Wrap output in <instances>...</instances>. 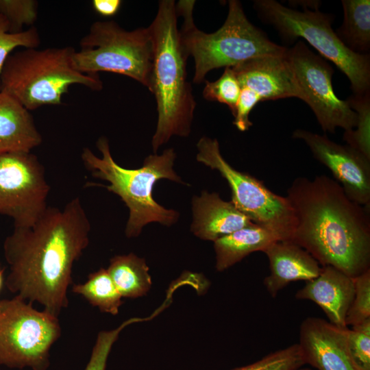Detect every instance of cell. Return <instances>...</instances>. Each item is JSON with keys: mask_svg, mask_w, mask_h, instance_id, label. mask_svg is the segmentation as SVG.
Here are the masks:
<instances>
[{"mask_svg": "<svg viewBox=\"0 0 370 370\" xmlns=\"http://www.w3.org/2000/svg\"><path fill=\"white\" fill-rule=\"evenodd\" d=\"M90 223L77 197L62 209L48 206L30 227H14L3 243L8 290L58 317L69 304L74 262L89 243Z\"/></svg>", "mask_w": 370, "mask_h": 370, "instance_id": "obj_1", "label": "cell"}, {"mask_svg": "<svg viewBox=\"0 0 370 370\" xmlns=\"http://www.w3.org/2000/svg\"><path fill=\"white\" fill-rule=\"evenodd\" d=\"M295 226L291 240L323 267H333L351 278L370 269L369 208L345 195L327 175L295 178L286 196Z\"/></svg>", "mask_w": 370, "mask_h": 370, "instance_id": "obj_2", "label": "cell"}, {"mask_svg": "<svg viewBox=\"0 0 370 370\" xmlns=\"http://www.w3.org/2000/svg\"><path fill=\"white\" fill-rule=\"evenodd\" d=\"M173 0H161L148 27L153 46V64L149 90L156 102L158 121L151 139L154 153L173 136H188L197 103L188 80L186 60L177 28Z\"/></svg>", "mask_w": 370, "mask_h": 370, "instance_id": "obj_3", "label": "cell"}, {"mask_svg": "<svg viewBox=\"0 0 370 370\" xmlns=\"http://www.w3.org/2000/svg\"><path fill=\"white\" fill-rule=\"evenodd\" d=\"M96 145L101 156L97 157L84 147L82 162L93 177L108 182L109 184L105 186L107 190L117 195L128 208L125 230L127 237L138 236L149 223L169 226L177 222L180 214L162 206L153 197V186L160 180L184 183L173 169L176 158L173 149H166L160 155L151 154L145 158L142 167L129 169L114 160L107 138L100 137Z\"/></svg>", "mask_w": 370, "mask_h": 370, "instance_id": "obj_4", "label": "cell"}, {"mask_svg": "<svg viewBox=\"0 0 370 370\" xmlns=\"http://www.w3.org/2000/svg\"><path fill=\"white\" fill-rule=\"evenodd\" d=\"M195 1H180L177 14L184 18L180 30L182 48L195 62L193 81H205L208 72L221 67H232L247 60L271 55H280L287 48L272 42L247 19L240 1L230 0L223 25L213 33L199 30L193 18Z\"/></svg>", "mask_w": 370, "mask_h": 370, "instance_id": "obj_5", "label": "cell"}, {"mask_svg": "<svg viewBox=\"0 0 370 370\" xmlns=\"http://www.w3.org/2000/svg\"><path fill=\"white\" fill-rule=\"evenodd\" d=\"M71 46L25 49L12 53L0 75L1 90L18 101L28 110L62 103V96L74 84L99 91L103 82L98 74L76 70Z\"/></svg>", "mask_w": 370, "mask_h": 370, "instance_id": "obj_6", "label": "cell"}, {"mask_svg": "<svg viewBox=\"0 0 370 370\" xmlns=\"http://www.w3.org/2000/svg\"><path fill=\"white\" fill-rule=\"evenodd\" d=\"M254 6L259 17L284 40L302 38L334 63L347 77L354 95L370 92L369 55L355 53L341 42L332 28L330 14L308 8L301 12L274 0H257Z\"/></svg>", "mask_w": 370, "mask_h": 370, "instance_id": "obj_7", "label": "cell"}, {"mask_svg": "<svg viewBox=\"0 0 370 370\" xmlns=\"http://www.w3.org/2000/svg\"><path fill=\"white\" fill-rule=\"evenodd\" d=\"M72 63L78 71L127 76L149 89L153 46L149 27L122 28L114 21H95L80 41Z\"/></svg>", "mask_w": 370, "mask_h": 370, "instance_id": "obj_8", "label": "cell"}, {"mask_svg": "<svg viewBox=\"0 0 370 370\" xmlns=\"http://www.w3.org/2000/svg\"><path fill=\"white\" fill-rule=\"evenodd\" d=\"M60 334L58 317L17 296L0 299V365L47 370L50 349Z\"/></svg>", "mask_w": 370, "mask_h": 370, "instance_id": "obj_9", "label": "cell"}, {"mask_svg": "<svg viewBox=\"0 0 370 370\" xmlns=\"http://www.w3.org/2000/svg\"><path fill=\"white\" fill-rule=\"evenodd\" d=\"M197 148V160L220 173L230 188L231 201L240 212L280 240H291L295 218L286 197L275 194L262 181L232 167L222 156L217 139L203 136Z\"/></svg>", "mask_w": 370, "mask_h": 370, "instance_id": "obj_10", "label": "cell"}, {"mask_svg": "<svg viewBox=\"0 0 370 370\" xmlns=\"http://www.w3.org/2000/svg\"><path fill=\"white\" fill-rule=\"evenodd\" d=\"M49 190L36 156L0 153V214L10 217L14 227H30L38 220L48 207Z\"/></svg>", "mask_w": 370, "mask_h": 370, "instance_id": "obj_11", "label": "cell"}, {"mask_svg": "<svg viewBox=\"0 0 370 370\" xmlns=\"http://www.w3.org/2000/svg\"><path fill=\"white\" fill-rule=\"evenodd\" d=\"M286 56L303 92V101L314 112L323 131L334 133L337 127L353 130L357 114L347 101L335 95L332 67L301 40L287 48Z\"/></svg>", "mask_w": 370, "mask_h": 370, "instance_id": "obj_12", "label": "cell"}, {"mask_svg": "<svg viewBox=\"0 0 370 370\" xmlns=\"http://www.w3.org/2000/svg\"><path fill=\"white\" fill-rule=\"evenodd\" d=\"M293 137L303 140L314 158L330 170L349 199L369 208V158L348 145L331 140L325 135L297 129Z\"/></svg>", "mask_w": 370, "mask_h": 370, "instance_id": "obj_13", "label": "cell"}, {"mask_svg": "<svg viewBox=\"0 0 370 370\" xmlns=\"http://www.w3.org/2000/svg\"><path fill=\"white\" fill-rule=\"evenodd\" d=\"M347 330L320 317L306 318L298 343L306 365L317 370H358L348 352Z\"/></svg>", "mask_w": 370, "mask_h": 370, "instance_id": "obj_14", "label": "cell"}, {"mask_svg": "<svg viewBox=\"0 0 370 370\" xmlns=\"http://www.w3.org/2000/svg\"><path fill=\"white\" fill-rule=\"evenodd\" d=\"M286 51L283 54L258 57L232 66L241 87L253 91L260 101L288 97L303 100V92Z\"/></svg>", "mask_w": 370, "mask_h": 370, "instance_id": "obj_15", "label": "cell"}, {"mask_svg": "<svg viewBox=\"0 0 370 370\" xmlns=\"http://www.w3.org/2000/svg\"><path fill=\"white\" fill-rule=\"evenodd\" d=\"M354 291V278L333 267L324 266L317 277L306 282L295 293V298L314 302L325 312L329 322L347 328L345 319Z\"/></svg>", "mask_w": 370, "mask_h": 370, "instance_id": "obj_16", "label": "cell"}, {"mask_svg": "<svg viewBox=\"0 0 370 370\" xmlns=\"http://www.w3.org/2000/svg\"><path fill=\"white\" fill-rule=\"evenodd\" d=\"M263 252L267 256L270 274L264 279V285L273 297L290 282L309 281L317 277L321 267L304 248L290 240L274 242Z\"/></svg>", "mask_w": 370, "mask_h": 370, "instance_id": "obj_17", "label": "cell"}, {"mask_svg": "<svg viewBox=\"0 0 370 370\" xmlns=\"http://www.w3.org/2000/svg\"><path fill=\"white\" fill-rule=\"evenodd\" d=\"M192 232L203 240L215 241L241 228L253 225L232 201L223 200L216 193L203 190L192 200Z\"/></svg>", "mask_w": 370, "mask_h": 370, "instance_id": "obj_18", "label": "cell"}, {"mask_svg": "<svg viewBox=\"0 0 370 370\" xmlns=\"http://www.w3.org/2000/svg\"><path fill=\"white\" fill-rule=\"evenodd\" d=\"M42 143L29 110L8 93L0 91V153H29Z\"/></svg>", "mask_w": 370, "mask_h": 370, "instance_id": "obj_19", "label": "cell"}, {"mask_svg": "<svg viewBox=\"0 0 370 370\" xmlns=\"http://www.w3.org/2000/svg\"><path fill=\"white\" fill-rule=\"evenodd\" d=\"M278 241L276 234L257 224L223 236L214 242L217 270L224 271L253 252H263Z\"/></svg>", "mask_w": 370, "mask_h": 370, "instance_id": "obj_20", "label": "cell"}, {"mask_svg": "<svg viewBox=\"0 0 370 370\" xmlns=\"http://www.w3.org/2000/svg\"><path fill=\"white\" fill-rule=\"evenodd\" d=\"M107 271L122 297H139L151 288L145 260L132 253L112 258Z\"/></svg>", "mask_w": 370, "mask_h": 370, "instance_id": "obj_21", "label": "cell"}, {"mask_svg": "<svg viewBox=\"0 0 370 370\" xmlns=\"http://www.w3.org/2000/svg\"><path fill=\"white\" fill-rule=\"evenodd\" d=\"M344 18L335 32L341 42L352 51L366 54L370 49V1H341Z\"/></svg>", "mask_w": 370, "mask_h": 370, "instance_id": "obj_22", "label": "cell"}, {"mask_svg": "<svg viewBox=\"0 0 370 370\" xmlns=\"http://www.w3.org/2000/svg\"><path fill=\"white\" fill-rule=\"evenodd\" d=\"M73 293L83 296L91 305L98 307L101 312L115 315L123 301L107 269L101 268L89 274L85 283L73 284Z\"/></svg>", "mask_w": 370, "mask_h": 370, "instance_id": "obj_23", "label": "cell"}, {"mask_svg": "<svg viewBox=\"0 0 370 370\" xmlns=\"http://www.w3.org/2000/svg\"><path fill=\"white\" fill-rule=\"evenodd\" d=\"M370 92L353 95L346 100L357 114L356 130L345 131L343 139L351 146L370 159Z\"/></svg>", "mask_w": 370, "mask_h": 370, "instance_id": "obj_24", "label": "cell"}, {"mask_svg": "<svg viewBox=\"0 0 370 370\" xmlns=\"http://www.w3.org/2000/svg\"><path fill=\"white\" fill-rule=\"evenodd\" d=\"M204 82V97L208 101L225 104L234 115L241 87L232 67H225L222 75L216 81Z\"/></svg>", "mask_w": 370, "mask_h": 370, "instance_id": "obj_25", "label": "cell"}, {"mask_svg": "<svg viewBox=\"0 0 370 370\" xmlns=\"http://www.w3.org/2000/svg\"><path fill=\"white\" fill-rule=\"evenodd\" d=\"M306 365L298 343L271 352L261 359L232 370H297Z\"/></svg>", "mask_w": 370, "mask_h": 370, "instance_id": "obj_26", "label": "cell"}, {"mask_svg": "<svg viewBox=\"0 0 370 370\" xmlns=\"http://www.w3.org/2000/svg\"><path fill=\"white\" fill-rule=\"evenodd\" d=\"M40 43V38L36 27L12 33L8 21L0 14V75L8 57L16 48H37Z\"/></svg>", "mask_w": 370, "mask_h": 370, "instance_id": "obj_27", "label": "cell"}, {"mask_svg": "<svg viewBox=\"0 0 370 370\" xmlns=\"http://www.w3.org/2000/svg\"><path fill=\"white\" fill-rule=\"evenodd\" d=\"M38 10V3L35 0H0V14L8 21L12 33L23 31L24 25L32 27Z\"/></svg>", "mask_w": 370, "mask_h": 370, "instance_id": "obj_28", "label": "cell"}, {"mask_svg": "<svg viewBox=\"0 0 370 370\" xmlns=\"http://www.w3.org/2000/svg\"><path fill=\"white\" fill-rule=\"evenodd\" d=\"M347 348L358 370H370V319L348 328Z\"/></svg>", "mask_w": 370, "mask_h": 370, "instance_id": "obj_29", "label": "cell"}, {"mask_svg": "<svg viewBox=\"0 0 370 370\" xmlns=\"http://www.w3.org/2000/svg\"><path fill=\"white\" fill-rule=\"evenodd\" d=\"M354 297L345 324L355 325L370 319V269L354 278Z\"/></svg>", "mask_w": 370, "mask_h": 370, "instance_id": "obj_30", "label": "cell"}, {"mask_svg": "<svg viewBox=\"0 0 370 370\" xmlns=\"http://www.w3.org/2000/svg\"><path fill=\"white\" fill-rule=\"evenodd\" d=\"M145 319L132 318L123 322L118 328L109 331L100 332L97 337L92 353L84 370H106L107 360L112 347L120 332L128 325L142 321Z\"/></svg>", "mask_w": 370, "mask_h": 370, "instance_id": "obj_31", "label": "cell"}, {"mask_svg": "<svg viewBox=\"0 0 370 370\" xmlns=\"http://www.w3.org/2000/svg\"><path fill=\"white\" fill-rule=\"evenodd\" d=\"M259 102H260V99L253 91L246 88H241L235 113L233 115L234 117L233 124L238 130L245 132L253 125L249 116Z\"/></svg>", "mask_w": 370, "mask_h": 370, "instance_id": "obj_32", "label": "cell"}, {"mask_svg": "<svg viewBox=\"0 0 370 370\" xmlns=\"http://www.w3.org/2000/svg\"><path fill=\"white\" fill-rule=\"evenodd\" d=\"M91 3L97 14L104 17H110L118 13L122 1L121 0H92Z\"/></svg>", "mask_w": 370, "mask_h": 370, "instance_id": "obj_33", "label": "cell"}, {"mask_svg": "<svg viewBox=\"0 0 370 370\" xmlns=\"http://www.w3.org/2000/svg\"><path fill=\"white\" fill-rule=\"evenodd\" d=\"M3 283V269L0 268V291L2 288Z\"/></svg>", "mask_w": 370, "mask_h": 370, "instance_id": "obj_34", "label": "cell"}, {"mask_svg": "<svg viewBox=\"0 0 370 370\" xmlns=\"http://www.w3.org/2000/svg\"><path fill=\"white\" fill-rule=\"evenodd\" d=\"M297 370H312V369L310 368H309V367H306L304 366V367H301V368H299V369H298Z\"/></svg>", "mask_w": 370, "mask_h": 370, "instance_id": "obj_35", "label": "cell"}, {"mask_svg": "<svg viewBox=\"0 0 370 370\" xmlns=\"http://www.w3.org/2000/svg\"><path fill=\"white\" fill-rule=\"evenodd\" d=\"M0 91H1V86H0Z\"/></svg>", "mask_w": 370, "mask_h": 370, "instance_id": "obj_36", "label": "cell"}]
</instances>
